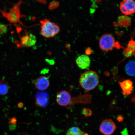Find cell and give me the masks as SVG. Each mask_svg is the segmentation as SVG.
<instances>
[{
	"instance_id": "obj_1",
	"label": "cell",
	"mask_w": 135,
	"mask_h": 135,
	"mask_svg": "<svg viewBox=\"0 0 135 135\" xmlns=\"http://www.w3.org/2000/svg\"><path fill=\"white\" fill-rule=\"evenodd\" d=\"M99 77L97 72L88 70L81 74L79 83L81 87L87 91L93 90L99 83Z\"/></svg>"
},
{
	"instance_id": "obj_2",
	"label": "cell",
	"mask_w": 135,
	"mask_h": 135,
	"mask_svg": "<svg viewBox=\"0 0 135 135\" xmlns=\"http://www.w3.org/2000/svg\"><path fill=\"white\" fill-rule=\"evenodd\" d=\"M41 23L40 32L44 37L50 38L54 37L60 32V27L56 23L48 19H44L40 21Z\"/></svg>"
},
{
	"instance_id": "obj_3",
	"label": "cell",
	"mask_w": 135,
	"mask_h": 135,
	"mask_svg": "<svg viewBox=\"0 0 135 135\" xmlns=\"http://www.w3.org/2000/svg\"><path fill=\"white\" fill-rule=\"evenodd\" d=\"M114 37L110 34L103 35L99 39V47L103 51L108 52L117 46Z\"/></svg>"
},
{
	"instance_id": "obj_4",
	"label": "cell",
	"mask_w": 135,
	"mask_h": 135,
	"mask_svg": "<svg viewBox=\"0 0 135 135\" xmlns=\"http://www.w3.org/2000/svg\"><path fill=\"white\" fill-rule=\"evenodd\" d=\"M73 98L67 91H61L57 94L56 101L59 105L71 109L73 107L72 104Z\"/></svg>"
},
{
	"instance_id": "obj_5",
	"label": "cell",
	"mask_w": 135,
	"mask_h": 135,
	"mask_svg": "<svg viewBox=\"0 0 135 135\" xmlns=\"http://www.w3.org/2000/svg\"><path fill=\"white\" fill-rule=\"evenodd\" d=\"M116 126L110 119H106L101 122L99 128L100 132L104 135H111L115 131Z\"/></svg>"
},
{
	"instance_id": "obj_6",
	"label": "cell",
	"mask_w": 135,
	"mask_h": 135,
	"mask_svg": "<svg viewBox=\"0 0 135 135\" xmlns=\"http://www.w3.org/2000/svg\"><path fill=\"white\" fill-rule=\"evenodd\" d=\"M120 9L123 14L130 15L135 11V2L134 0H123L120 5Z\"/></svg>"
},
{
	"instance_id": "obj_7",
	"label": "cell",
	"mask_w": 135,
	"mask_h": 135,
	"mask_svg": "<svg viewBox=\"0 0 135 135\" xmlns=\"http://www.w3.org/2000/svg\"><path fill=\"white\" fill-rule=\"evenodd\" d=\"M34 85L38 90L44 91L48 88L50 85V82L48 77L45 76H41L35 81Z\"/></svg>"
},
{
	"instance_id": "obj_8",
	"label": "cell",
	"mask_w": 135,
	"mask_h": 135,
	"mask_svg": "<svg viewBox=\"0 0 135 135\" xmlns=\"http://www.w3.org/2000/svg\"><path fill=\"white\" fill-rule=\"evenodd\" d=\"M35 102L36 105L39 107H46L49 103V95L46 92H40L35 97Z\"/></svg>"
},
{
	"instance_id": "obj_9",
	"label": "cell",
	"mask_w": 135,
	"mask_h": 135,
	"mask_svg": "<svg viewBox=\"0 0 135 135\" xmlns=\"http://www.w3.org/2000/svg\"><path fill=\"white\" fill-rule=\"evenodd\" d=\"M21 41L23 46L28 48L35 45L37 42V38L35 35L33 33H30L22 37L21 38Z\"/></svg>"
},
{
	"instance_id": "obj_10",
	"label": "cell",
	"mask_w": 135,
	"mask_h": 135,
	"mask_svg": "<svg viewBox=\"0 0 135 135\" xmlns=\"http://www.w3.org/2000/svg\"><path fill=\"white\" fill-rule=\"evenodd\" d=\"M76 63L80 68L88 70L91 65V60L88 56L82 55L78 57L76 60Z\"/></svg>"
},
{
	"instance_id": "obj_11",
	"label": "cell",
	"mask_w": 135,
	"mask_h": 135,
	"mask_svg": "<svg viewBox=\"0 0 135 135\" xmlns=\"http://www.w3.org/2000/svg\"><path fill=\"white\" fill-rule=\"evenodd\" d=\"M119 83L122 89L123 95H130L134 91L133 83L131 80L127 79L123 81L119 82Z\"/></svg>"
},
{
	"instance_id": "obj_12",
	"label": "cell",
	"mask_w": 135,
	"mask_h": 135,
	"mask_svg": "<svg viewBox=\"0 0 135 135\" xmlns=\"http://www.w3.org/2000/svg\"><path fill=\"white\" fill-rule=\"evenodd\" d=\"M20 18V12L18 6H15L11 12L9 13L8 19L12 22H19Z\"/></svg>"
},
{
	"instance_id": "obj_13",
	"label": "cell",
	"mask_w": 135,
	"mask_h": 135,
	"mask_svg": "<svg viewBox=\"0 0 135 135\" xmlns=\"http://www.w3.org/2000/svg\"><path fill=\"white\" fill-rule=\"evenodd\" d=\"M135 41L133 40L130 41L127 45V47L124 49L123 54L126 57H130L133 55H134L135 53Z\"/></svg>"
},
{
	"instance_id": "obj_14",
	"label": "cell",
	"mask_w": 135,
	"mask_h": 135,
	"mask_svg": "<svg viewBox=\"0 0 135 135\" xmlns=\"http://www.w3.org/2000/svg\"><path fill=\"white\" fill-rule=\"evenodd\" d=\"M9 84L6 81L0 80V95H6L9 92Z\"/></svg>"
},
{
	"instance_id": "obj_15",
	"label": "cell",
	"mask_w": 135,
	"mask_h": 135,
	"mask_svg": "<svg viewBox=\"0 0 135 135\" xmlns=\"http://www.w3.org/2000/svg\"><path fill=\"white\" fill-rule=\"evenodd\" d=\"M118 23L119 26L124 27L129 26L131 24V18L127 16H121L118 18Z\"/></svg>"
},
{
	"instance_id": "obj_16",
	"label": "cell",
	"mask_w": 135,
	"mask_h": 135,
	"mask_svg": "<svg viewBox=\"0 0 135 135\" xmlns=\"http://www.w3.org/2000/svg\"><path fill=\"white\" fill-rule=\"evenodd\" d=\"M135 62L133 61H129L126 64L125 71L128 75L131 76L135 75Z\"/></svg>"
},
{
	"instance_id": "obj_17",
	"label": "cell",
	"mask_w": 135,
	"mask_h": 135,
	"mask_svg": "<svg viewBox=\"0 0 135 135\" xmlns=\"http://www.w3.org/2000/svg\"><path fill=\"white\" fill-rule=\"evenodd\" d=\"M67 132L70 133L72 134L75 135L80 134L83 132L79 128L77 127H73L70 128Z\"/></svg>"
},
{
	"instance_id": "obj_18",
	"label": "cell",
	"mask_w": 135,
	"mask_h": 135,
	"mask_svg": "<svg viewBox=\"0 0 135 135\" xmlns=\"http://www.w3.org/2000/svg\"><path fill=\"white\" fill-rule=\"evenodd\" d=\"M82 114L85 117H88L92 115V112L90 109L87 108H84L82 110Z\"/></svg>"
},
{
	"instance_id": "obj_19",
	"label": "cell",
	"mask_w": 135,
	"mask_h": 135,
	"mask_svg": "<svg viewBox=\"0 0 135 135\" xmlns=\"http://www.w3.org/2000/svg\"><path fill=\"white\" fill-rule=\"evenodd\" d=\"M7 30V27L6 25H0V32L2 33H5L6 32Z\"/></svg>"
},
{
	"instance_id": "obj_20",
	"label": "cell",
	"mask_w": 135,
	"mask_h": 135,
	"mask_svg": "<svg viewBox=\"0 0 135 135\" xmlns=\"http://www.w3.org/2000/svg\"><path fill=\"white\" fill-rule=\"evenodd\" d=\"M92 53V50L91 48L88 47L85 51V55L88 56L91 54Z\"/></svg>"
},
{
	"instance_id": "obj_21",
	"label": "cell",
	"mask_w": 135,
	"mask_h": 135,
	"mask_svg": "<svg viewBox=\"0 0 135 135\" xmlns=\"http://www.w3.org/2000/svg\"><path fill=\"white\" fill-rule=\"evenodd\" d=\"M117 119L119 122H121L123 121L124 118H123L122 116L120 115L118 116Z\"/></svg>"
},
{
	"instance_id": "obj_22",
	"label": "cell",
	"mask_w": 135,
	"mask_h": 135,
	"mask_svg": "<svg viewBox=\"0 0 135 135\" xmlns=\"http://www.w3.org/2000/svg\"><path fill=\"white\" fill-rule=\"evenodd\" d=\"M121 134H122V135H128V131L127 129L126 128L121 133Z\"/></svg>"
},
{
	"instance_id": "obj_23",
	"label": "cell",
	"mask_w": 135,
	"mask_h": 135,
	"mask_svg": "<svg viewBox=\"0 0 135 135\" xmlns=\"http://www.w3.org/2000/svg\"><path fill=\"white\" fill-rule=\"evenodd\" d=\"M84 135V133L83 132L82 133H80V134H75V135Z\"/></svg>"
},
{
	"instance_id": "obj_24",
	"label": "cell",
	"mask_w": 135,
	"mask_h": 135,
	"mask_svg": "<svg viewBox=\"0 0 135 135\" xmlns=\"http://www.w3.org/2000/svg\"><path fill=\"white\" fill-rule=\"evenodd\" d=\"M84 135H89V134L86 133H84Z\"/></svg>"
}]
</instances>
